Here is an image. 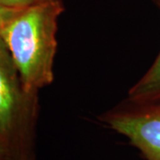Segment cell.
Here are the masks:
<instances>
[{"mask_svg":"<svg viewBox=\"0 0 160 160\" xmlns=\"http://www.w3.org/2000/svg\"><path fill=\"white\" fill-rule=\"evenodd\" d=\"M17 11L19 10L11 9L0 4V29L11 20L12 16L17 12Z\"/></svg>","mask_w":160,"mask_h":160,"instance_id":"cell-6","label":"cell"},{"mask_svg":"<svg viewBox=\"0 0 160 160\" xmlns=\"http://www.w3.org/2000/svg\"><path fill=\"white\" fill-rule=\"evenodd\" d=\"M64 12L62 0L21 9L0 29L25 88L39 92L54 79L58 22Z\"/></svg>","mask_w":160,"mask_h":160,"instance_id":"cell-1","label":"cell"},{"mask_svg":"<svg viewBox=\"0 0 160 160\" xmlns=\"http://www.w3.org/2000/svg\"><path fill=\"white\" fill-rule=\"evenodd\" d=\"M10 158H14L12 155L11 150L6 146V143L0 140V160H7Z\"/></svg>","mask_w":160,"mask_h":160,"instance_id":"cell-7","label":"cell"},{"mask_svg":"<svg viewBox=\"0 0 160 160\" xmlns=\"http://www.w3.org/2000/svg\"><path fill=\"white\" fill-rule=\"evenodd\" d=\"M38 114V92L25 88L0 37V140L10 149L14 158L36 160Z\"/></svg>","mask_w":160,"mask_h":160,"instance_id":"cell-2","label":"cell"},{"mask_svg":"<svg viewBox=\"0 0 160 160\" xmlns=\"http://www.w3.org/2000/svg\"><path fill=\"white\" fill-rule=\"evenodd\" d=\"M100 122L129 141L145 160H160V98H126L99 116Z\"/></svg>","mask_w":160,"mask_h":160,"instance_id":"cell-3","label":"cell"},{"mask_svg":"<svg viewBox=\"0 0 160 160\" xmlns=\"http://www.w3.org/2000/svg\"><path fill=\"white\" fill-rule=\"evenodd\" d=\"M156 2H157V3H158V4L160 6V0H156Z\"/></svg>","mask_w":160,"mask_h":160,"instance_id":"cell-8","label":"cell"},{"mask_svg":"<svg viewBox=\"0 0 160 160\" xmlns=\"http://www.w3.org/2000/svg\"><path fill=\"white\" fill-rule=\"evenodd\" d=\"M52 0H0V4L11 9L21 10L29 6L49 2Z\"/></svg>","mask_w":160,"mask_h":160,"instance_id":"cell-5","label":"cell"},{"mask_svg":"<svg viewBox=\"0 0 160 160\" xmlns=\"http://www.w3.org/2000/svg\"><path fill=\"white\" fill-rule=\"evenodd\" d=\"M126 98L135 102L160 98V52L149 69L130 88Z\"/></svg>","mask_w":160,"mask_h":160,"instance_id":"cell-4","label":"cell"},{"mask_svg":"<svg viewBox=\"0 0 160 160\" xmlns=\"http://www.w3.org/2000/svg\"><path fill=\"white\" fill-rule=\"evenodd\" d=\"M7 160H21V159H16V158H10V159H7Z\"/></svg>","mask_w":160,"mask_h":160,"instance_id":"cell-9","label":"cell"}]
</instances>
